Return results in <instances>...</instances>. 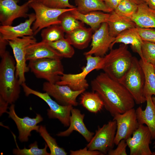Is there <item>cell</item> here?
Segmentation results:
<instances>
[{"mask_svg":"<svg viewBox=\"0 0 155 155\" xmlns=\"http://www.w3.org/2000/svg\"><path fill=\"white\" fill-rule=\"evenodd\" d=\"M152 135L146 126L139 124L132 136L126 140L130 150V155H155L150 148Z\"/></svg>","mask_w":155,"mask_h":155,"instance_id":"obj_12","label":"cell"},{"mask_svg":"<svg viewBox=\"0 0 155 155\" xmlns=\"http://www.w3.org/2000/svg\"><path fill=\"white\" fill-rule=\"evenodd\" d=\"M94 31L91 28L84 26L66 34L65 38L75 48L82 50L87 48L92 40Z\"/></svg>","mask_w":155,"mask_h":155,"instance_id":"obj_25","label":"cell"},{"mask_svg":"<svg viewBox=\"0 0 155 155\" xmlns=\"http://www.w3.org/2000/svg\"><path fill=\"white\" fill-rule=\"evenodd\" d=\"M9 44L7 40H3L0 38V55H2L6 51L7 45Z\"/></svg>","mask_w":155,"mask_h":155,"instance_id":"obj_42","label":"cell"},{"mask_svg":"<svg viewBox=\"0 0 155 155\" xmlns=\"http://www.w3.org/2000/svg\"><path fill=\"white\" fill-rule=\"evenodd\" d=\"M94 32L92 36L91 49L84 54L85 56L94 55L102 57L110 49L115 37L110 34L108 26L106 22L102 24Z\"/></svg>","mask_w":155,"mask_h":155,"instance_id":"obj_16","label":"cell"},{"mask_svg":"<svg viewBox=\"0 0 155 155\" xmlns=\"http://www.w3.org/2000/svg\"><path fill=\"white\" fill-rule=\"evenodd\" d=\"M70 155H103L100 152L97 150H89L86 146L82 149L70 151Z\"/></svg>","mask_w":155,"mask_h":155,"instance_id":"obj_39","label":"cell"},{"mask_svg":"<svg viewBox=\"0 0 155 155\" xmlns=\"http://www.w3.org/2000/svg\"><path fill=\"white\" fill-rule=\"evenodd\" d=\"M59 19L60 21L59 25L66 34L84 26V23L75 18L70 11L62 13L59 17Z\"/></svg>","mask_w":155,"mask_h":155,"instance_id":"obj_31","label":"cell"},{"mask_svg":"<svg viewBox=\"0 0 155 155\" xmlns=\"http://www.w3.org/2000/svg\"><path fill=\"white\" fill-rule=\"evenodd\" d=\"M36 19L35 13L28 14V18L23 23L15 26H2L0 27V38L5 40L34 35L31 26Z\"/></svg>","mask_w":155,"mask_h":155,"instance_id":"obj_17","label":"cell"},{"mask_svg":"<svg viewBox=\"0 0 155 155\" xmlns=\"http://www.w3.org/2000/svg\"><path fill=\"white\" fill-rule=\"evenodd\" d=\"M8 109L9 111L7 113L9 117L14 121L17 126L19 132L18 138L21 142L28 141L32 131L35 130L38 132L40 126L37 124L43 120L40 115L36 114V117L34 118L28 116L21 118L17 115L13 104H11Z\"/></svg>","mask_w":155,"mask_h":155,"instance_id":"obj_15","label":"cell"},{"mask_svg":"<svg viewBox=\"0 0 155 155\" xmlns=\"http://www.w3.org/2000/svg\"><path fill=\"white\" fill-rule=\"evenodd\" d=\"M26 61L49 58L62 59L63 57L48 44L41 41L29 45L26 49Z\"/></svg>","mask_w":155,"mask_h":155,"instance_id":"obj_19","label":"cell"},{"mask_svg":"<svg viewBox=\"0 0 155 155\" xmlns=\"http://www.w3.org/2000/svg\"><path fill=\"white\" fill-rule=\"evenodd\" d=\"M146 3L150 8L155 10V0H146Z\"/></svg>","mask_w":155,"mask_h":155,"instance_id":"obj_43","label":"cell"},{"mask_svg":"<svg viewBox=\"0 0 155 155\" xmlns=\"http://www.w3.org/2000/svg\"><path fill=\"white\" fill-rule=\"evenodd\" d=\"M117 130L115 120L110 121L98 129L86 147L89 150H97L103 155L107 154L113 149L115 145L114 141Z\"/></svg>","mask_w":155,"mask_h":155,"instance_id":"obj_10","label":"cell"},{"mask_svg":"<svg viewBox=\"0 0 155 155\" xmlns=\"http://www.w3.org/2000/svg\"><path fill=\"white\" fill-rule=\"evenodd\" d=\"M28 66L37 78L52 84L59 81L64 73L63 66L59 59L45 58L31 60Z\"/></svg>","mask_w":155,"mask_h":155,"instance_id":"obj_7","label":"cell"},{"mask_svg":"<svg viewBox=\"0 0 155 155\" xmlns=\"http://www.w3.org/2000/svg\"><path fill=\"white\" fill-rule=\"evenodd\" d=\"M152 97H146L147 104L145 110L139 106L135 111L139 124L146 125L151 133L152 140H155V104Z\"/></svg>","mask_w":155,"mask_h":155,"instance_id":"obj_20","label":"cell"},{"mask_svg":"<svg viewBox=\"0 0 155 155\" xmlns=\"http://www.w3.org/2000/svg\"><path fill=\"white\" fill-rule=\"evenodd\" d=\"M152 98L153 102L155 104V96L152 97Z\"/></svg>","mask_w":155,"mask_h":155,"instance_id":"obj_45","label":"cell"},{"mask_svg":"<svg viewBox=\"0 0 155 155\" xmlns=\"http://www.w3.org/2000/svg\"><path fill=\"white\" fill-rule=\"evenodd\" d=\"M135 4L138 5L141 4L146 3V0H129Z\"/></svg>","mask_w":155,"mask_h":155,"instance_id":"obj_44","label":"cell"},{"mask_svg":"<svg viewBox=\"0 0 155 155\" xmlns=\"http://www.w3.org/2000/svg\"><path fill=\"white\" fill-rule=\"evenodd\" d=\"M21 86L26 96L30 94L35 95L47 103L49 107V108L47 110V115L49 119H57L64 126H69L71 112L73 108V106L61 105L53 100L47 93H42L34 90L27 86L25 83H23Z\"/></svg>","mask_w":155,"mask_h":155,"instance_id":"obj_8","label":"cell"},{"mask_svg":"<svg viewBox=\"0 0 155 155\" xmlns=\"http://www.w3.org/2000/svg\"><path fill=\"white\" fill-rule=\"evenodd\" d=\"M65 32L59 24L52 25L42 30V41L49 43L57 41L64 38Z\"/></svg>","mask_w":155,"mask_h":155,"instance_id":"obj_29","label":"cell"},{"mask_svg":"<svg viewBox=\"0 0 155 155\" xmlns=\"http://www.w3.org/2000/svg\"><path fill=\"white\" fill-rule=\"evenodd\" d=\"M108 24L110 34L115 37L123 31L136 27L131 19L121 16L113 11L110 13L106 22Z\"/></svg>","mask_w":155,"mask_h":155,"instance_id":"obj_23","label":"cell"},{"mask_svg":"<svg viewBox=\"0 0 155 155\" xmlns=\"http://www.w3.org/2000/svg\"><path fill=\"white\" fill-rule=\"evenodd\" d=\"M80 104L90 112L96 113L100 111L104 106L103 102L96 92L82 93L80 98Z\"/></svg>","mask_w":155,"mask_h":155,"instance_id":"obj_27","label":"cell"},{"mask_svg":"<svg viewBox=\"0 0 155 155\" xmlns=\"http://www.w3.org/2000/svg\"><path fill=\"white\" fill-rule=\"evenodd\" d=\"M137 7V5L129 0H123L114 11L121 16L131 19Z\"/></svg>","mask_w":155,"mask_h":155,"instance_id":"obj_34","label":"cell"},{"mask_svg":"<svg viewBox=\"0 0 155 155\" xmlns=\"http://www.w3.org/2000/svg\"><path fill=\"white\" fill-rule=\"evenodd\" d=\"M142 52V60H144L147 63L155 65V43L143 40Z\"/></svg>","mask_w":155,"mask_h":155,"instance_id":"obj_35","label":"cell"},{"mask_svg":"<svg viewBox=\"0 0 155 155\" xmlns=\"http://www.w3.org/2000/svg\"><path fill=\"white\" fill-rule=\"evenodd\" d=\"M153 65V66H154V70H155V65Z\"/></svg>","mask_w":155,"mask_h":155,"instance_id":"obj_48","label":"cell"},{"mask_svg":"<svg viewBox=\"0 0 155 155\" xmlns=\"http://www.w3.org/2000/svg\"><path fill=\"white\" fill-rule=\"evenodd\" d=\"M12 48L16 62V75L21 85L26 81L25 73L30 69L26 64V56L27 47L36 42L34 35L25 36L7 40Z\"/></svg>","mask_w":155,"mask_h":155,"instance_id":"obj_9","label":"cell"},{"mask_svg":"<svg viewBox=\"0 0 155 155\" xmlns=\"http://www.w3.org/2000/svg\"><path fill=\"white\" fill-rule=\"evenodd\" d=\"M115 149H112L107 153L108 155H127L126 148L127 146L126 140H122L117 145Z\"/></svg>","mask_w":155,"mask_h":155,"instance_id":"obj_38","label":"cell"},{"mask_svg":"<svg viewBox=\"0 0 155 155\" xmlns=\"http://www.w3.org/2000/svg\"><path fill=\"white\" fill-rule=\"evenodd\" d=\"M33 0L35 1H40V2H41V0Z\"/></svg>","mask_w":155,"mask_h":155,"instance_id":"obj_47","label":"cell"},{"mask_svg":"<svg viewBox=\"0 0 155 155\" xmlns=\"http://www.w3.org/2000/svg\"><path fill=\"white\" fill-rule=\"evenodd\" d=\"M69 0H42L41 2L46 6L53 8L63 9L76 7L71 4Z\"/></svg>","mask_w":155,"mask_h":155,"instance_id":"obj_36","label":"cell"},{"mask_svg":"<svg viewBox=\"0 0 155 155\" xmlns=\"http://www.w3.org/2000/svg\"><path fill=\"white\" fill-rule=\"evenodd\" d=\"M153 144L154 145L153 146V148H155V141L154 142Z\"/></svg>","mask_w":155,"mask_h":155,"instance_id":"obj_46","label":"cell"},{"mask_svg":"<svg viewBox=\"0 0 155 155\" xmlns=\"http://www.w3.org/2000/svg\"></svg>","mask_w":155,"mask_h":155,"instance_id":"obj_49","label":"cell"},{"mask_svg":"<svg viewBox=\"0 0 155 155\" xmlns=\"http://www.w3.org/2000/svg\"><path fill=\"white\" fill-rule=\"evenodd\" d=\"M33 1L29 0L20 5L17 4L18 0H0V22L1 25L11 26L16 19L28 17L27 12Z\"/></svg>","mask_w":155,"mask_h":155,"instance_id":"obj_13","label":"cell"},{"mask_svg":"<svg viewBox=\"0 0 155 155\" xmlns=\"http://www.w3.org/2000/svg\"><path fill=\"white\" fill-rule=\"evenodd\" d=\"M136 29L143 40L155 43V30L153 28H142L136 27Z\"/></svg>","mask_w":155,"mask_h":155,"instance_id":"obj_37","label":"cell"},{"mask_svg":"<svg viewBox=\"0 0 155 155\" xmlns=\"http://www.w3.org/2000/svg\"><path fill=\"white\" fill-rule=\"evenodd\" d=\"M76 10L86 13L97 11L111 13L113 11L106 5L103 0H75Z\"/></svg>","mask_w":155,"mask_h":155,"instance_id":"obj_28","label":"cell"},{"mask_svg":"<svg viewBox=\"0 0 155 155\" xmlns=\"http://www.w3.org/2000/svg\"><path fill=\"white\" fill-rule=\"evenodd\" d=\"M144 76L143 95L145 97L155 96V71L153 65L141 59L139 60Z\"/></svg>","mask_w":155,"mask_h":155,"instance_id":"obj_26","label":"cell"},{"mask_svg":"<svg viewBox=\"0 0 155 155\" xmlns=\"http://www.w3.org/2000/svg\"><path fill=\"white\" fill-rule=\"evenodd\" d=\"M87 62L82 68V71L76 74L64 73L61 76L59 81L56 84L67 85L74 91H79L88 88L89 84L86 79L87 75L94 70L100 69L103 57L93 56L89 55L85 56Z\"/></svg>","mask_w":155,"mask_h":155,"instance_id":"obj_6","label":"cell"},{"mask_svg":"<svg viewBox=\"0 0 155 155\" xmlns=\"http://www.w3.org/2000/svg\"><path fill=\"white\" fill-rule=\"evenodd\" d=\"M133 57L127 45L121 43L103 57L100 69L112 79L119 82L129 69Z\"/></svg>","mask_w":155,"mask_h":155,"instance_id":"obj_3","label":"cell"},{"mask_svg":"<svg viewBox=\"0 0 155 155\" xmlns=\"http://www.w3.org/2000/svg\"><path fill=\"white\" fill-rule=\"evenodd\" d=\"M30 7L35 12L36 19L32 28L34 36L40 30L52 25L60 24V16L63 13L75 9L73 8L58 9L48 7L41 2L33 1Z\"/></svg>","mask_w":155,"mask_h":155,"instance_id":"obj_5","label":"cell"},{"mask_svg":"<svg viewBox=\"0 0 155 155\" xmlns=\"http://www.w3.org/2000/svg\"><path fill=\"white\" fill-rule=\"evenodd\" d=\"M136 27L155 28V10L144 3L138 5L137 9L131 18Z\"/></svg>","mask_w":155,"mask_h":155,"instance_id":"obj_22","label":"cell"},{"mask_svg":"<svg viewBox=\"0 0 155 155\" xmlns=\"http://www.w3.org/2000/svg\"><path fill=\"white\" fill-rule=\"evenodd\" d=\"M127 90L135 104H140L146 101L143 95L144 76L139 61L133 57L130 66L119 82Z\"/></svg>","mask_w":155,"mask_h":155,"instance_id":"obj_4","label":"cell"},{"mask_svg":"<svg viewBox=\"0 0 155 155\" xmlns=\"http://www.w3.org/2000/svg\"><path fill=\"white\" fill-rule=\"evenodd\" d=\"M113 117V120H115L117 123L114 142L117 145L121 140H126L131 137L138 128L139 124L134 108L123 113L117 114Z\"/></svg>","mask_w":155,"mask_h":155,"instance_id":"obj_11","label":"cell"},{"mask_svg":"<svg viewBox=\"0 0 155 155\" xmlns=\"http://www.w3.org/2000/svg\"><path fill=\"white\" fill-rule=\"evenodd\" d=\"M123 0H103L106 6L114 11Z\"/></svg>","mask_w":155,"mask_h":155,"instance_id":"obj_40","label":"cell"},{"mask_svg":"<svg viewBox=\"0 0 155 155\" xmlns=\"http://www.w3.org/2000/svg\"><path fill=\"white\" fill-rule=\"evenodd\" d=\"M76 9L70 11L71 14L78 20L89 26L94 31L98 29L102 24L106 22L110 15V13L96 11L83 13Z\"/></svg>","mask_w":155,"mask_h":155,"instance_id":"obj_24","label":"cell"},{"mask_svg":"<svg viewBox=\"0 0 155 155\" xmlns=\"http://www.w3.org/2000/svg\"><path fill=\"white\" fill-rule=\"evenodd\" d=\"M47 43L63 58H71L74 54L75 51L73 47L65 38L55 42Z\"/></svg>","mask_w":155,"mask_h":155,"instance_id":"obj_32","label":"cell"},{"mask_svg":"<svg viewBox=\"0 0 155 155\" xmlns=\"http://www.w3.org/2000/svg\"><path fill=\"white\" fill-rule=\"evenodd\" d=\"M0 57V97L11 104L19 98L21 85L16 76V62L13 58L7 51Z\"/></svg>","mask_w":155,"mask_h":155,"instance_id":"obj_2","label":"cell"},{"mask_svg":"<svg viewBox=\"0 0 155 155\" xmlns=\"http://www.w3.org/2000/svg\"><path fill=\"white\" fill-rule=\"evenodd\" d=\"M90 85L102 100L104 107L114 117L134 108L135 101L127 90L119 82L104 72H101L92 80Z\"/></svg>","mask_w":155,"mask_h":155,"instance_id":"obj_1","label":"cell"},{"mask_svg":"<svg viewBox=\"0 0 155 155\" xmlns=\"http://www.w3.org/2000/svg\"><path fill=\"white\" fill-rule=\"evenodd\" d=\"M9 104L0 97V115L1 116L3 113H7Z\"/></svg>","mask_w":155,"mask_h":155,"instance_id":"obj_41","label":"cell"},{"mask_svg":"<svg viewBox=\"0 0 155 155\" xmlns=\"http://www.w3.org/2000/svg\"><path fill=\"white\" fill-rule=\"evenodd\" d=\"M17 146V148L13 150V153L16 155H50V153L47 151L48 146L45 144L44 147L42 149H40L38 147L37 142L35 141L29 145V148H26L24 147L22 149H20L17 143L16 136L12 133Z\"/></svg>","mask_w":155,"mask_h":155,"instance_id":"obj_33","label":"cell"},{"mask_svg":"<svg viewBox=\"0 0 155 155\" xmlns=\"http://www.w3.org/2000/svg\"><path fill=\"white\" fill-rule=\"evenodd\" d=\"M136 27L126 30L116 36L111 45L110 49H112L114 45L117 43L130 44L133 50L138 53L141 59L143 60L142 46L143 40Z\"/></svg>","mask_w":155,"mask_h":155,"instance_id":"obj_21","label":"cell"},{"mask_svg":"<svg viewBox=\"0 0 155 155\" xmlns=\"http://www.w3.org/2000/svg\"><path fill=\"white\" fill-rule=\"evenodd\" d=\"M84 117L85 114H82L80 110L73 108L71 112L68 128L59 133L56 135L59 137H67L75 131L81 134L89 142L95 133L89 131L86 127L84 122Z\"/></svg>","mask_w":155,"mask_h":155,"instance_id":"obj_18","label":"cell"},{"mask_svg":"<svg viewBox=\"0 0 155 155\" xmlns=\"http://www.w3.org/2000/svg\"><path fill=\"white\" fill-rule=\"evenodd\" d=\"M42 90L53 98L59 104L62 105H71L76 106L77 97L86 90L74 91L67 85H61L46 82L42 85Z\"/></svg>","mask_w":155,"mask_h":155,"instance_id":"obj_14","label":"cell"},{"mask_svg":"<svg viewBox=\"0 0 155 155\" xmlns=\"http://www.w3.org/2000/svg\"><path fill=\"white\" fill-rule=\"evenodd\" d=\"M38 132L44 140L50 151V155H66L65 149L59 146L56 140L49 133L45 126H40Z\"/></svg>","mask_w":155,"mask_h":155,"instance_id":"obj_30","label":"cell"}]
</instances>
